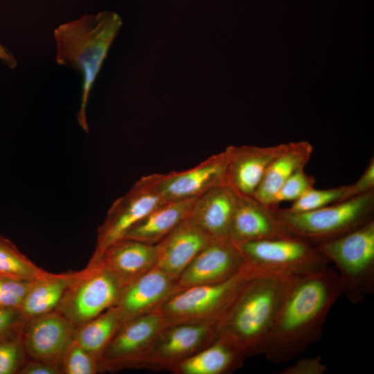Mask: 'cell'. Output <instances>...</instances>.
Returning a JSON list of instances; mask_svg holds the SVG:
<instances>
[{
	"instance_id": "cell-1",
	"label": "cell",
	"mask_w": 374,
	"mask_h": 374,
	"mask_svg": "<svg viewBox=\"0 0 374 374\" xmlns=\"http://www.w3.org/2000/svg\"><path fill=\"white\" fill-rule=\"evenodd\" d=\"M341 295L335 269L324 268L294 277L262 355L285 362L319 341L330 310Z\"/></svg>"
},
{
	"instance_id": "cell-2",
	"label": "cell",
	"mask_w": 374,
	"mask_h": 374,
	"mask_svg": "<svg viewBox=\"0 0 374 374\" xmlns=\"http://www.w3.org/2000/svg\"><path fill=\"white\" fill-rule=\"evenodd\" d=\"M294 277L258 274L249 278L221 321L216 338L226 340L247 357L262 355Z\"/></svg>"
},
{
	"instance_id": "cell-3",
	"label": "cell",
	"mask_w": 374,
	"mask_h": 374,
	"mask_svg": "<svg viewBox=\"0 0 374 374\" xmlns=\"http://www.w3.org/2000/svg\"><path fill=\"white\" fill-rule=\"evenodd\" d=\"M122 25L118 14L105 10L83 15L54 29L55 62L70 66L82 76L80 105L76 118L86 132L89 131L87 107L90 93Z\"/></svg>"
},
{
	"instance_id": "cell-4",
	"label": "cell",
	"mask_w": 374,
	"mask_h": 374,
	"mask_svg": "<svg viewBox=\"0 0 374 374\" xmlns=\"http://www.w3.org/2000/svg\"><path fill=\"white\" fill-rule=\"evenodd\" d=\"M374 190L303 213L276 209L287 233L314 246L346 234L373 219Z\"/></svg>"
},
{
	"instance_id": "cell-5",
	"label": "cell",
	"mask_w": 374,
	"mask_h": 374,
	"mask_svg": "<svg viewBox=\"0 0 374 374\" xmlns=\"http://www.w3.org/2000/svg\"><path fill=\"white\" fill-rule=\"evenodd\" d=\"M332 262L341 295L356 304L374 292V220L315 246Z\"/></svg>"
},
{
	"instance_id": "cell-6",
	"label": "cell",
	"mask_w": 374,
	"mask_h": 374,
	"mask_svg": "<svg viewBox=\"0 0 374 374\" xmlns=\"http://www.w3.org/2000/svg\"><path fill=\"white\" fill-rule=\"evenodd\" d=\"M258 274L247 266L226 280L181 289L159 311L168 325L187 322L221 323L240 290L252 276Z\"/></svg>"
},
{
	"instance_id": "cell-7",
	"label": "cell",
	"mask_w": 374,
	"mask_h": 374,
	"mask_svg": "<svg viewBox=\"0 0 374 374\" xmlns=\"http://www.w3.org/2000/svg\"><path fill=\"white\" fill-rule=\"evenodd\" d=\"M235 244L246 265L257 274L296 276L329 264L314 245L292 236Z\"/></svg>"
},
{
	"instance_id": "cell-8",
	"label": "cell",
	"mask_w": 374,
	"mask_h": 374,
	"mask_svg": "<svg viewBox=\"0 0 374 374\" xmlns=\"http://www.w3.org/2000/svg\"><path fill=\"white\" fill-rule=\"evenodd\" d=\"M123 287L99 254L87 270L75 274L57 306L75 326H81L116 305Z\"/></svg>"
},
{
	"instance_id": "cell-9",
	"label": "cell",
	"mask_w": 374,
	"mask_h": 374,
	"mask_svg": "<svg viewBox=\"0 0 374 374\" xmlns=\"http://www.w3.org/2000/svg\"><path fill=\"white\" fill-rule=\"evenodd\" d=\"M220 323L187 322L166 326L138 367L170 369L215 341Z\"/></svg>"
},
{
	"instance_id": "cell-10",
	"label": "cell",
	"mask_w": 374,
	"mask_h": 374,
	"mask_svg": "<svg viewBox=\"0 0 374 374\" xmlns=\"http://www.w3.org/2000/svg\"><path fill=\"white\" fill-rule=\"evenodd\" d=\"M168 326L160 311L143 314L125 321L103 350L100 366L121 368L138 367L161 331Z\"/></svg>"
},
{
	"instance_id": "cell-11",
	"label": "cell",
	"mask_w": 374,
	"mask_h": 374,
	"mask_svg": "<svg viewBox=\"0 0 374 374\" xmlns=\"http://www.w3.org/2000/svg\"><path fill=\"white\" fill-rule=\"evenodd\" d=\"M164 202L148 177H141L109 208L98 231L96 252L103 251L112 242L123 238L129 230Z\"/></svg>"
},
{
	"instance_id": "cell-12",
	"label": "cell",
	"mask_w": 374,
	"mask_h": 374,
	"mask_svg": "<svg viewBox=\"0 0 374 374\" xmlns=\"http://www.w3.org/2000/svg\"><path fill=\"white\" fill-rule=\"evenodd\" d=\"M226 164L223 150L192 168L147 177L165 202L191 199L215 186L226 184Z\"/></svg>"
},
{
	"instance_id": "cell-13",
	"label": "cell",
	"mask_w": 374,
	"mask_h": 374,
	"mask_svg": "<svg viewBox=\"0 0 374 374\" xmlns=\"http://www.w3.org/2000/svg\"><path fill=\"white\" fill-rule=\"evenodd\" d=\"M245 261L229 238H213L195 256L177 279L181 289L219 283L246 268Z\"/></svg>"
},
{
	"instance_id": "cell-14",
	"label": "cell",
	"mask_w": 374,
	"mask_h": 374,
	"mask_svg": "<svg viewBox=\"0 0 374 374\" xmlns=\"http://www.w3.org/2000/svg\"><path fill=\"white\" fill-rule=\"evenodd\" d=\"M287 143L274 146L230 145L227 157L226 184L238 195L253 196L271 161Z\"/></svg>"
},
{
	"instance_id": "cell-15",
	"label": "cell",
	"mask_w": 374,
	"mask_h": 374,
	"mask_svg": "<svg viewBox=\"0 0 374 374\" xmlns=\"http://www.w3.org/2000/svg\"><path fill=\"white\" fill-rule=\"evenodd\" d=\"M180 290L176 280L155 267L125 287L115 305L125 322L159 311L163 305Z\"/></svg>"
},
{
	"instance_id": "cell-16",
	"label": "cell",
	"mask_w": 374,
	"mask_h": 374,
	"mask_svg": "<svg viewBox=\"0 0 374 374\" xmlns=\"http://www.w3.org/2000/svg\"><path fill=\"white\" fill-rule=\"evenodd\" d=\"M24 336L28 354L35 360L54 364L74 342L75 325L59 312L33 318Z\"/></svg>"
},
{
	"instance_id": "cell-17",
	"label": "cell",
	"mask_w": 374,
	"mask_h": 374,
	"mask_svg": "<svg viewBox=\"0 0 374 374\" xmlns=\"http://www.w3.org/2000/svg\"><path fill=\"white\" fill-rule=\"evenodd\" d=\"M277 207L251 196L238 195L229 238L234 243L289 237L276 214Z\"/></svg>"
},
{
	"instance_id": "cell-18",
	"label": "cell",
	"mask_w": 374,
	"mask_h": 374,
	"mask_svg": "<svg viewBox=\"0 0 374 374\" xmlns=\"http://www.w3.org/2000/svg\"><path fill=\"white\" fill-rule=\"evenodd\" d=\"M212 238L187 219L185 220L157 244L156 267L177 280Z\"/></svg>"
},
{
	"instance_id": "cell-19",
	"label": "cell",
	"mask_w": 374,
	"mask_h": 374,
	"mask_svg": "<svg viewBox=\"0 0 374 374\" xmlns=\"http://www.w3.org/2000/svg\"><path fill=\"white\" fill-rule=\"evenodd\" d=\"M238 198L227 184L215 186L196 198L187 220L212 238H229Z\"/></svg>"
},
{
	"instance_id": "cell-20",
	"label": "cell",
	"mask_w": 374,
	"mask_h": 374,
	"mask_svg": "<svg viewBox=\"0 0 374 374\" xmlns=\"http://www.w3.org/2000/svg\"><path fill=\"white\" fill-rule=\"evenodd\" d=\"M123 288L157 266V244L121 238L98 253Z\"/></svg>"
},
{
	"instance_id": "cell-21",
	"label": "cell",
	"mask_w": 374,
	"mask_h": 374,
	"mask_svg": "<svg viewBox=\"0 0 374 374\" xmlns=\"http://www.w3.org/2000/svg\"><path fill=\"white\" fill-rule=\"evenodd\" d=\"M312 152L313 147L308 141L287 143L285 148L268 166L252 197L265 205L274 207L272 204L276 193L294 172L305 169Z\"/></svg>"
},
{
	"instance_id": "cell-22",
	"label": "cell",
	"mask_w": 374,
	"mask_h": 374,
	"mask_svg": "<svg viewBox=\"0 0 374 374\" xmlns=\"http://www.w3.org/2000/svg\"><path fill=\"white\" fill-rule=\"evenodd\" d=\"M247 357L226 340L217 337L211 344L169 370L175 374H224L238 368Z\"/></svg>"
},
{
	"instance_id": "cell-23",
	"label": "cell",
	"mask_w": 374,
	"mask_h": 374,
	"mask_svg": "<svg viewBox=\"0 0 374 374\" xmlns=\"http://www.w3.org/2000/svg\"><path fill=\"white\" fill-rule=\"evenodd\" d=\"M195 199L163 202L129 230L123 238L157 244L187 219Z\"/></svg>"
},
{
	"instance_id": "cell-24",
	"label": "cell",
	"mask_w": 374,
	"mask_h": 374,
	"mask_svg": "<svg viewBox=\"0 0 374 374\" xmlns=\"http://www.w3.org/2000/svg\"><path fill=\"white\" fill-rule=\"evenodd\" d=\"M75 275L48 274L35 280L18 309L21 315L32 319L57 308Z\"/></svg>"
},
{
	"instance_id": "cell-25",
	"label": "cell",
	"mask_w": 374,
	"mask_h": 374,
	"mask_svg": "<svg viewBox=\"0 0 374 374\" xmlns=\"http://www.w3.org/2000/svg\"><path fill=\"white\" fill-rule=\"evenodd\" d=\"M123 323L118 308L114 305L80 326L74 341L100 360L103 350Z\"/></svg>"
},
{
	"instance_id": "cell-26",
	"label": "cell",
	"mask_w": 374,
	"mask_h": 374,
	"mask_svg": "<svg viewBox=\"0 0 374 374\" xmlns=\"http://www.w3.org/2000/svg\"><path fill=\"white\" fill-rule=\"evenodd\" d=\"M0 235V277L34 281L48 276Z\"/></svg>"
},
{
	"instance_id": "cell-27",
	"label": "cell",
	"mask_w": 374,
	"mask_h": 374,
	"mask_svg": "<svg viewBox=\"0 0 374 374\" xmlns=\"http://www.w3.org/2000/svg\"><path fill=\"white\" fill-rule=\"evenodd\" d=\"M348 186L328 189L314 188L306 191L287 208L290 213H303L317 210L332 204L343 201Z\"/></svg>"
},
{
	"instance_id": "cell-28",
	"label": "cell",
	"mask_w": 374,
	"mask_h": 374,
	"mask_svg": "<svg viewBox=\"0 0 374 374\" xmlns=\"http://www.w3.org/2000/svg\"><path fill=\"white\" fill-rule=\"evenodd\" d=\"M63 371L66 374H93L100 366L98 358L75 341L64 355Z\"/></svg>"
},
{
	"instance_id": "cell-29",
	"label": "cell",
	"mask_w": 374,
	"mask_h": 374,
	"mask_svg": "<svg viewBox=\"0 0 374 374\" xmlns=\"http://www.w3.org/2000/svg\"><path fill=\"white\" fill-rule=\"evenodd\" d=\"M315 183V178L307 174L305 169L297 170L288 178L276 193L274 197L273 206L277 207V205L282 202L296 200L306 191L314 188Z\"/></svg>"
},
{
	"instance_id": "cell-30",
	"label": "cell",
	"mask_w": 374,
	"mask_h": 374,
	"mask_svg": "<svg viewBox=\"0 0 374 374\" xmlns=\"http://www.w3.org/2000/svg\"><path fill=\"white\" fill-rule=\"evenodd\" d=\"M34 281L0 277V307L18 310Z\"/></svg>"
},
{
	"instance_id": "cell-31",
	"label": "cell",
	"mask_w": 374,
	"mask_h": 374,
	"mask_svg": "<svg viewBox=\"0 0 374 374\" xmlns=\"http://www.w3.org/2000/svg\"><path fill=\"white\" fill-rule=\"evenodd\" d=\"M374 190V159H371L366 168L353 184L348 185L343 200Z\"/></svg>"
},
{
	"instance_id": "cell-32",
	"label": "cell",
	"mask_w": 374,
	"mask_h": 374,
	"mask_svg": "<svg viewBox=\"0 0 374 374\" xmlns=\"http://www.w3.org/2000/svg\"><path fill=\"white\" fill-rule=\"evenodd\" d=\"M321 356L303 357L294 364L284 368L281 374H323L327 366L323 363Z\"/></svg>"
},
{
	"instance_id": "cell-33",
	"label": "cell",
	"mask_w": 374,
	"mask_h": 374,
	"mask_svg": "<svg viewBox=\"0 0 374 374\" xmlns=\"http://www.w3.org/2000/svg\"><path fill=\"white\" fill-rule=\"evenodd\" d=\"M20 350L16 343H0V374L13 373L18 364Z\"/></svg>"
},
{
	"instance_id": "cell-34",
	"label": "cell",
	"mask_w": 374,
	"mask_h": 374,
	"mask_svg": "<svg viewBox=\"0 0 374 374\" xmlns=\"http://www.w3.org/2000/svg\"><path fill=\"white\" fill-rule=\"evenodd\" d=\"M60 371L54 364L35 360L30 362L21 373L24 374H57Z\"/></svg>"
},
{
	"instance_id": "cell-35",
	"label": "cell",
	"mask_w": 374,
	"mask_h": 374,
	"mask_svg": "<svg viewBox=\"0 0 374 374\" xmlns=\"http://www.w3.org/2000/svg\"><path fill=\"white\" fill-rule=\"evenodd\" d=\"M14 309L0 307V333L8 330L16 321Z\"/></svg>"
},
{
	"instance_id": "cell-36",
	"label": "cell",
	"mask_w": 374,
	"mask_h": 374,
	"mask_svg": "<svg viewBox=\"0 0 374 374\" xmlns=\"http://www.w3.org/2000/svg\"><path fill=\"white\" fill-rule=\"evenodd\" d=\"M0 60L12 69L17 66V60L12 52L1 44H0Z\"/></svg>"
}]
</instances>
